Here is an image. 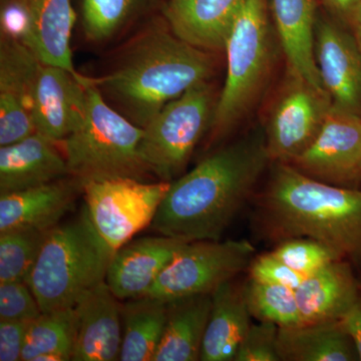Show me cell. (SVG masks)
<instances>
[{
  "instance_id": "e0dca14e",
  "label": "cell",
  "mask_w": 361,
  "mask_h": 361,
  "mask_svg": "<svg viewBox=\"0 0 361 361\" xmlns=\"http://www.w3.org/2000/svg\"><path fill=\"white\" fill-rule=\"evenodd\" d=\"M185 243L163 235L130 240L114 253L106 283L121 301L148 295L161 273Z\"/></svg>"
},
{
  "instance_id": "7a4b0ae2",
  "label": "cell",
  "mask_w": 361,
  "mask_h": 361,
  "mask_svg": "<svg viewBox=\"0 0 361 361\" xmlns=\"http://www.w3.org/2000/svg\"><path fill=\"white\" fill-rule=\"evenodd\" d=\"M259 195L256 220L268 238L305 237L341 258L361 256V190L313 179L288 163L274 161Z\"/></svg>"
},
{
  "instance_id": "d590c367",
  "label": "cell",
  "mask_w": 361,
  "mask_h": 361,
  "mask_svg": "<svg viewBox=\"0 0 361 361\" xmlns=\"http://www.w3.org/2000/svg\"><path fill=\"white\" fill-rule=\"evenodd\" d=\"M26 320H0V361H20L30 323Z\"/></svg>"
},
{
  "instance_id": "e575fe53",
  "label": "cell",
  "mask_w": 361,
  "mask_h": 361,
  "mask_svg": "<svg viewBox=\"0 0 361 361\" xmlns=\"http://www.w3.org/2000/svg\"><path fill=\"white\" fill-rule=\"evenodd\" d=\"M0 23L2 37L26 44L32 23L28 0H2Z\"/></svg>"
},
{
  "instance_id": "2e32d148",
  "label": "cell",
  "mask_w": 361,
  "mask_h": 361,
  "mask_svg": "<svg viewBox=\"0 0 361 361\" xmlns=\"http://www.w3.org/2000/svg\"><path fill=\"white\" fill-rule=\"evenodd\" d=\"M82 192V180L68 176L42 186L0 195V233L18 229L49 231L73 210Z\"/></svg>"
},
{
  "instance_id": "ba28073f",
  "label": "cell",
  "mask_w": 361,
  "mask_h": 361,
  "mask_svg": "<svg viewBox=\"0 0 361 361\" xmlns=\"http://www.w3.org/2000/svg\"><path fill=\"white\" fill-rule=\"evenodd\" d=\"M255 248L247 240L195 241L183 244L148 295L168 301L211 294L248 269Z\"/></svg>"
},
{
  "instance_id": "f35d334b",
  "label": "cell",
  "mask_w": 361,
  "mask_h": 361,
  "mask_svg": "<svg viewBox=\"0 0 361 361\" xmlns=\"http://www.w3.org/2000/svg\"><path fill=\"white\" fill-rule=\"evenodd\" d=\"M350 28L361 51V0H360V4H358L357 8H356L353 21H351Z\"/></svg>"
},
{
  "instance_id": "ac0fdd59",
  "label": "cell",
  "mask_w": 361,
  "mask_h": 361,
  "mask_svg": "<svg viewBox=\"0 0 361 361\" xmlns=\"http://www.w3.org/2000/svg\"><path fill=\"white\" fill-rule=\"evenodd\" d=\"M71 176L58 142L35 132L0 147V195L42 186Z\"/></svg>"
},
{
  "instance_id": "7c38bea8",
  "label": "cell",
  "mask_w": 361,
  "mask_h": 361,
  "mask_svg": "<svg viewBox=\"0 0 361 361\" xmlns=\"http://www.w3.org/2000/svg\"><path fill=\"white\" fill-rule=\"evenodd\" d=\"M90 82V78L42 63L32 92L35 130L58 144L73 134L87 114Z\"/></svg>"
},
{
  "instance_id": "cb8c5ba5",
  "label": "cell",
  "mask_w": 361,
  "mask_h": 361,
  "mask_svg": "<svg viewBox=\"0 0 361 361\" xmlns=\"http://www.w3.org/2000/svg\"><path fill=\"white\" fill-rule=\"evenodd\" d=\"M167 304L165 331L153 361L200 360L212 293L183 297Z\"/></svg>"
},
{
  "instance_id": "603a6c76",
  "label": "cell",
  "mask_w": 361,
  "mask_h": 361,
  "mask_svg": "<svg viewBox=\"0 0 361 361\" xmlns=\"http://www.w3.org/2000/svg\"><path fill=\"white\" fill-rule=\"evenodd\" d=\"M30 33L26 45L47 65L61 66L75 75L71 39L75 13L71 0H28Z\"/></svg>"
},
{
  "instance_id": "f1b7e54d",
  "label": "cell",
  "mask_w": 361,
  "mask_h": 361,
  "mask_svg": "<svg viewBox=\"0 0 361 361\" xmlns=\"http://www.w3.org/2000/svg\"><path fill=\"white\" fill-rule=\"evenodd\" d=\"M49 231L18 229L0 233V283L26 281Z\"/></svg>"
},
{
  "instance_id": "d4e9b609",
  "label": "cell",
  "mask_w": 361,
  "mask_h": 361,
  "mask_svg": "<svg viewBox=\"0 0 361 361\" xmlns=\"http://www.w3.org/2000/svg\"><path fill=\"white\" fill-rule=\"evenodd\" d=\"M278 353L281 361L360 360L341 320L279 327Z\"/></svg>"
},
{
  "instance_id": "9c48e42d",
  "label": "cell",
  "mask_w": 361,
  "mask_h": 361,
  "mask_svg": "<svg viewBox=\"0 0 361 361\" xmlns=\"http://www.w3.org/2000/svg\"><path fill=\"white\" fill-rule=\"evenodd\" d=\"M170 185L135 178L85 180L82 194L92 224L116 252L152 225Z\"/></svg>"
},
{
  "instance_id": "8d00e7d4",
  "label": "cell",
  "mask_w": 361,
  "mask_h": 361,
  "mask_svg": "<svg viewBox=\"0 0 361 361\" xmlns=\"http://www.w3.org/2000/svg\"><path fill=\"white\" fill-rule=\"evenodd\" d=\"M342 324L345 327L357 351L358 360L361 361V298L341 318Z\"/></svg>"
},
{
  "instance_id": "6da1fadb",
  "label": "cell",
  "mask_w": 361,
  "mask_h": 361,
  "mask_svg": "<svg viewBox=\"0 0 361 361\" xmlns=\"http://www.w3.org/2000/svg\"><path fill=\"white\" fill-rule=\"evenodd\" d=\"M271 161L265 135L233 142L171 182L152 228L180 241H219Z\"/></svg>"
},
{
  "instance_id": "9a60e30c",
  "label": "cell",
  "mask_w": 361,
  "mask_h": 361,
  "mask_svg": "<svg viewBox=\"0 0 361 361\" xmlns=\"http://www.w3.org/2000/svg\"><path fill=\"white\" fill-rule=\"evenodd\" d=\"M73 308L77 336L71 360H118L123 337L122 302L106 281L87 291Z\"/></svg>"
},
{
  "instance_id": "836d02e7",
  "label": "cell",
  "mask_w": 361,
  "mask_h": 361,
  "mask_svg": "<svg viewBox=\"0 0 361 361\" xmlns=\"http://www.w3.org/2000/svg\"><path fill=\"white\" fill-rule=\"evenodd\" d=\"M249 278L262 283L282 285L296 289L305 279V275L292 269L272 252L259 255L252 260L248 268Z\"/></svg>"
},
{
  "instance_id": "3957f363",
  "label": "cell",
  "mask_w": 361,
  "mask_h": 361,
  "mask_svg": "<svg viewBox=\"0 0 361 361\" xmlns=\"http://www.w3.org/2000/svg\"><path fill=\"white\" fill-rule=\"evenodd\" d=\"M214 68L210 51L179 39L170 27H153L135 40L115 70L92 80L144 129L166 104L208 82Z\"/></svg>"
},
{
  "instance_id": "5bb4252c",
  "label": "cell",
  "mask_w": 361,
  "mask_h": 361,
  "mask_svg": "<svg viewBox=\"0 0 361 361\" xmlns=\"http://www.w3.org/2000/svg\"><path fill=\"white\" fill-rule=\"evenodd\" d=\"M314 56L332 104L361 116V51L353 35L334 21H316Z\"/></svg>"
},
{
  "instance_id": "4fadbf2b",
  "label": "cell",
  "mask_w": 361,
  "mask_h": 361,
  "mask_svg": "<svg viewBox=\"0 0 361 361\" xmlns=\"http://www.w3.org/2000/svg\"><path fill=\"white\" fill-rule=\"evenodd\" d=\"M42 61L27 45L2 37L0 44V147L35 134L33 82Z\"/></svg>"
},
{
  "instance_id": "f546056e",
  "label": "cell",
  "mask_w": 361,
  "mask_h": 361,
  "mask_svg": "<svg viewBox=\"0 0 361 361\" xmlns=\"http://www.w3.org/2000/svg\"><path fill=\"white\" fill-rule=\"evenodd\" d=\"M142 0H82V25L90 42H103L133 16Z\"/></svg>"
},
{
  "instance_id": "d6986e66",
  "label": "cell",
  "mask_w": 361,
  "mask_h": 361,
  "mask_svg": "<svg viewBox=\"0 0 361 361\" xmlns=\"http://www.w3.org/2000/svg\"><path fill=\"white\" fill-rule=\"evenodd\" d=\"M243 1L169 0L165 18L179 39L203 51H221Z\"/></svg>"
},
{
  "instance_id": "8992f818",
  "label": "cell",
  "mask_w": 361,
  "mask_h": 361,
  "mask_svg": "<svg viewBox=\"0 0 361 361\" xmlns=\"http://www.w3.org/2000/svg\"><path fill=\"white\" fill-rule=\"evenodd\" d=\"M269 0H244L235 18L224 51L227 71L216 102L211 135L230 132L251 111L269 77L272 45L268 11Z\"/></svg>"
},
{
  "instance_id": "74e56055",
  "label": "cell",
  "mask_w": 361,
  "mask_h": 361,
  "mask_svg": "<svg viewBox=\"0 0 361 361\" xmlns=\"http://www.w3.org/2000/svg\"><path fill=\"white\" fill-rule=\"evenodd\" d=\"M322 1L338 23L350 27L351 21L355 16L360 0H322Z\"/></svg>"
},
{
  "instance_id": "277c9868",
  "label": "cell",
  "mask_w": 361,
  "mask_h": 361,
  "mask_svg": "<svg viewBox=\"0 0 361 361\" xmlns=\"http://www.w3.org/2000/svg\"><path fill=\"white\" fill-rule=\"evenodd\" d=\"M114 253L84 206L77 218L49 232L25 282L42 312L73 308L87 291L106 281Z\"/></svg>"
},
{
  "instance_id": "8fae6325",
  "label": "cell",
  "mask_w": 361,
  "mask_h": 361,
  "mask_svg": "<svg viewBox=\"0 0 361 361\" xmlns=\"http://www.w3.org/2000/svg\"><path fill=\"white\" fill-rule=\"evenodd\" d=\"M288 164L327 184L357 188L361 182V116L332 104L315 139Z\"/></svg>"
},
{
  "instance_id": "4dcf8cb0",
  "label": "cell",
  "mask_w": 361,
  "mask_h": 361,
  "mask_svg": "<svg viewBox=\"0 0 361 361\" xmlns=\"http://www.w3.org/2000/svg\"><path fill=\"white\" fill-rule=\"evenodd\" d=\"M271 252L285 264L305 276L343 259L322 242L305 237L282 240Z\"/></svg>"
},
{
  "instance_id": "4316f807",
  "label": "cell",
  "mask_w": 361,
  "mask_h": 361,
  "mask_svg": "<svg viewBox=\"0 0 361 361\" xmlns=\"http://www.w3.org/2000/svg\"><path fill=\"white\" fill-rule=\"evenodd\" d=\"M77 336L75 308L42 312L30 323L21 361H68Z\"/></svg>"
},
{
  "instance_id": "44dd1931",
  "label": "cell",
  "mask_w": 361,
  "mask_h": 361,
  "mask_svg": "<svg viewBox=\"0 0 361 361\" xmlns=\"http://www.w3.org/2000/svg\"><path fill=\"white\" fill-rule=\"evenodd\" d=\"M269 8L287 59V70L310 82L316 89L323 87L314 56L315 0H270Z\"/></svg>"
},
{
  "instance_id": "1f68e13d",
  "label": "cell",
  "mask_w": 361,
  "mask_h": 361,
  "mask_svg": "<svg viewBox=\"0 0 361 361\" xmlns=\"http://www.w3.org/2000/svg\"><path fill=\"white\" fill-rule=\"evenodd\" d=\"M279 327L274 323H251L234 361H281L278 353Z\"/></svg>"
},
{
  "instance_id": "83f0119b",
  "label": "cell",
  "mask_w": 361,
  "mask_h": 361,
  "mask_svg": "<svg viewBox=\"0 0 361 361\" xmlns=\"http://www.w3.org/2000/svg\"><path fill=\"white\" fill-rule=\"evenodd\" d=\"M243 291L251 317L257 322L274 323L278 327L302 324L295 289L249 278Z\"/></svg>"
},
{
  "instance_id": "52a82bcc",
  "label": "cell",
  "mask_w": 361,
  "mask_h": 361,
  "mask_svg": "<svg viewBox=\"0 0 361 361\" xmlns=\"http://www.w3.org/2000/svg\"><path fill=\"white\" fill-rule=\"evenodd\" d=\"M215 106L208 82L166 104L144 128L139 152L147 170L165 182L182 176L197 144L210 129Z\"/></svg>"
},
{
  "instance_id": "484cf974",
  "label": "cell",
  "mask_w": 361,
  "mask_h": 361,
  "mask_svg": "<svg viewBox=\"0 0 361 361\" xmlns=\"http://www.w3.org/2000/svg\"><path fill=\"white\" fill-rule=\"evenodd\" d=\"M168 304L152 296L122 302V361H153L167 322Z\"/></svg>"
},
{
  "instance_id": "d6a6232c",
  "label": "cell",
  "mask_w": 361,
  "mask_h": 361,
  "mask_svg": "<svg viewBox=\"0 0 361 361\" xmlns=\"http://www.w3.org/2000/svg\"><path fill=\"white\" fill-rule=\"evenodd\" d=\"M42 313L35 294L25 281L0 283V320L32 322Z\"/></svg>"
},
{
  "instance_id": "5b68a950",
  "label": "cell",
  "mask_w": 361,
  "mask_h": 361,
  "mask_svg": "<svg viewBox=\"0 0 361 361\" xmlns=\"http://www.w3.org/2000/svg\"><path fill=\"white\" fill-rule=\"evenodd\" d=\"M87 114L73 134L59 142L71 176L85 180L135 178L149 172L140 157L144 129L106 104L92 78Z\"/></svg>"
},
{
  "instance_id": "ffe728a7",
  "label": "cell",
  "mask_w": 361,
  "mask_h": 361,
  "mask_svg": "<svg viewBox=\"0 0 361 361\" xmlns=\"http://www.w3.org/2000/svg\"><path fill=\"white\" fill-rule=\"evenodd\" d=\"M295 295L302 324L341 320L360 297L355 275L344 259L306 276Z\"/></svg>"
},
{
  "instance_id": "30bf717a",
  "label": "cell",
  "mask_w": 361,
  "mask_h": 361,
  "mask_svg": "<svg viewBox=\"0 0 361 361\" xmlns=\"http://www.w3.org/2000/svg\"><path fill=\"white\" fill-rule=\"evenodd\" d=\"M331 106L329 94L288 70L266 125L270 160L290 163L300 155L315 139Z\"/></svg>"
},
{
  "instance_id": "7402d4cb",
  "label": "cell",
  "mask_w": 361,
  "mask_h": 361,
  "mask_svg": "<svg viewBox=\"0 0 361 361\" xmlns=\"http://www.w3.org/2000/svg\"><path fill=\"white\" fill-rule=\"evenodd\" d=\"M243 285L233 280L212 292V306L202 343L200 360L234 361L251 325Z\"/></svg>"
}]
</instances>
